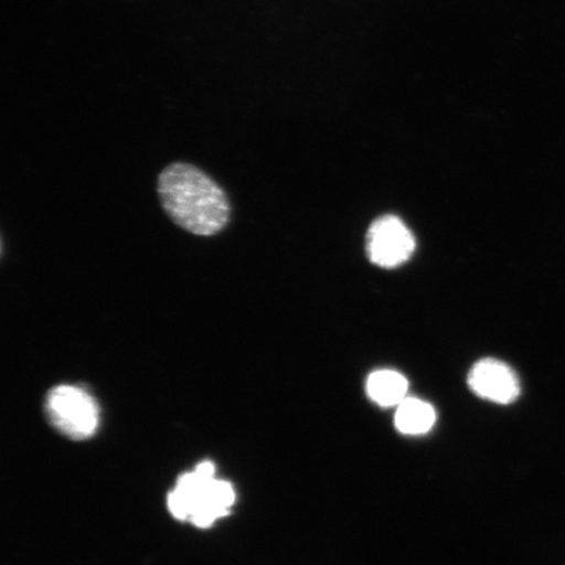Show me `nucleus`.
<instances>
[{
  "label": "nucleus",
  "mask_w": 565,
  "mask_h": 565,
  "mask_svg": "<svg viewBox=\"0 0 565 565\" xmlns=\"http://www.w3.org/2000/svg\"><path fill=\"white\" fill-rule=\"evenodd\" d=\"M158 194L171 221L195 236H215L230 223L227 193L192 164L168 166L159 175Z\"/></svg>",
  "instance_id": "nucleus-1"
},
{
  "label": "nucleus",
  "mask_w": 565,
  "mask_h": 565,
  "mask_svg": "<svg viewBox=\"0 0 565 565\" xmlns=\"http://www.w3.org/2000/svg\"><path fill=\"white\" fill-rule=\"evenodd\" d=\"M236 493L231 483L215 478V466L204 461L183 475L169 493L168 508L175 519L202 529L230 514Z\"/></svg>",
  "instance_id": "nucleus-2"
},
{
  "label": "nucleus",
  "mask_w": 565,
  "mask_h": 565,
  "mask_svg": "<svg viewBox=\"0 0 565 565\" xmlns=\"http://www.w3.org/2000/svg\"><path fill=\"white\" fill-rule=\"evenodd\" d=\"M49 422L71 440H87L100 424V408L83 387L58 385L49 391L45 399Z\"/></svg>",
  "instance_id": "nucleus-3"
},
{
  "label": "nucleus",
  "mask_w": 565,
  "mask_h": 565,
  "mask_svg": "<svg viewBox=\"0 0 565 565\" xmlns=\"http://www.w3.org/2000/svg\"><path fill=\"white\" fill-rule=\"evenodd\" d=\"M415 238L399 217L385 215L374 221L366 236V252L374 265L394 268L405 264L415 250Z\"/></svg>",
  "instance_id": "nucleus-4"
},
{
  "label": "nucleus",
  "mask_w": 565,
  "mask_h": 565,
  "mask_svg": "<svg viewBox=\"0 0 565 565\" xmlns=\"http://www.w3.org/2000/svg\"><path fill=\"white\" fill-rule=\"evenodd\" d=\"M468 383L478 397L498 405H511L521 394L518 374L498 359L479 360L469 373Z\"/></svg>",
  "instance_id": "nucleus-5"
},
{
  "label": "nucleus",
  "mask_w": 565,
  "mask_h": 565,
  "mask_svg": "<svg viewBox=\"0 0 565 565\" xmlns=\"http://www.w3.org/2000/svg\"><path fill=\"white\" fill-rule=\"evenodd\" d=\"M407 380L397 371H376L366 381V393L370 398L383 407H398L407 398Z\"/></svg>",
  "instance_id": "nucleus-6"
},
{
  "label": "nucleus",
  "mask_w": 565,
  "mask_h": 565,
  "mask_svg": "<svg viewBox=\"0 0 565 565\" xmlns=\"http://www.w3.org/2000/svg\"><path fill=\"white\" fill-rule=\"evenodd\" d=\"M435 422L434 407L418 398H406L395 413V427L409 436L427 434Z\"/></svg>",
  "instance_id": "nucleus-7"
}]
</instances>
